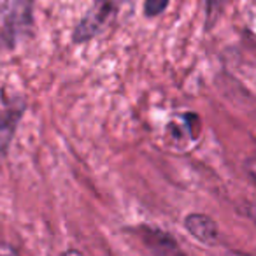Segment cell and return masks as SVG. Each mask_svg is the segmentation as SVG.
<instances>
[{
	"mask_svg": "<svg viewBox=\"0 0 256 256\" xmlns=\"http://www.w3.org/2000/svg\"><path fill=\"white\" fill-rule=\"evenodd\" d=\"M32 25V0H4L0 8V42L8 46Z\"/></svg>",
	"mask_w": 256,
	"mask_h": 256,
	"instance_id": "6da1fadb",
	"label": "cell"
},
{
	"mask_svg": "<svg viewBox=\"0 0 256 256\" xmlns=\"http://www.w3.org/2000/svg\"><path fill=\"white\" fill-rule=\"evenodd\" d=\"M0 256H18L9 244H0Z\"/></svg>",
	"mask_w": 256,
	"mask_h": 256,
	"instance_id": "52a82bcc",
	"label": "cell"
},
{
	"mask_svg": "<svg viewBox=\"0 0 256 256\" xmlns=\"http://www.w3.org/2000/svg\"><path fill=\"white\" fill-rule=\"evenodd\" d=\"M18 120V114L14 112H0V153H4L8 150L9 142L14 134V124Z\"/></svg>",
	"mask_w": 256,
	"mask_h": 256,
	"instance_id": "277c9868",
	"label": "cell"
},
{
	"mask_svg": "<svg viewBox=\"0 0 256 256\" xmlns=\"http://www.w3.org/2000/svg\"><path fill=\"white\" fill-rule=\"evenodd\" d=\"M252 218H254V221H256V207L252 209Z\"/></svg>",
	"mask_w": 256,
	"mask_h": 256,
	"instance_id": "9c48e42d",
	"label": "cell"
},
{
	"mask_svg": "<svg viewBox=\"0 0 256 256\" xmlns=\"http://www.w3.org/2000/svg\"><path fill=\"white\" fill-rule=\"evenodd\" d=\"M184 228L195 240H198L204 246H214L220 238L218 223L207 214H188L184 218Z\"/></svg>",
	"mask_w": 256,
	"mask_h": 256,
	"instance_id": "3957f363",
	"label": "cell"
},
{
	"mask_svg": "<svg viewBox=\"0 0 256 256\" xmlns=\"http://www.w3.org/2000/svg\"><path fill=\"white\" fill-rule=\"evenodd\" d=\"M224 2H226V0H207L206 6H207V18H209V23L216 18V14L221 11Z\"/></svg>",
	"mask_w": 256,
	"mask_h": 256,
	"instance_id": "8992f818",
	"label": "cell"
},
{
	"mask_svg": "<svg viewBox=\"0 0 256 256\" xmlns=\"http://www.w3.org/2000/svg\"><path fill=\"white\" fill-rule=\"evenodd\" d=\"M62 256H84L82 252H79V251H76V249H68V251H65Z\"/></svg>",
	"mask_w": 256,
	"mask_h": 256,
	"instance_id": "ba28073f",
	"label": "cell"
},
{
	"mask_svg": "<svg viewBox=\"0 0 256 256\" xmlns=\"http://www.w3.org/2000/svg\"><path fill=\"white\" fill-rule=\"evenodd\" d=\"M110 12V0H96L92 11L82 18V22L78 25L74 32L76 42H84V40L92 39L93 36L98 34L102 25L106 23L107 16Z\"/></svg>",
	"mask_w": 256,
	"mask_h": 256,
	"instance_id": "7a4b0ae2",
	"label": "cell"
},
{
	"mask_svg": "<svg viewBox=\"0 0 256 256\" xmlns=\"http://www.w3.org/2000/svg\"><path fill=\"white\" fill-rule=\"evenodd\" d=\"M168 2L170 0H144V14L153 18V16H158L167 9Z\"/></svg>",
	"mask_w": 256,
	"mask_h": 256,
	"instance_id": "5b68a950",
	"label": "cell"
},
{
	"mask_svg": "<svg viewBox=\"0 0 256 256\" xmlns=\"http://www.w3.org/2000/svg\"><path fill=\"white\" fill-rule=\"evenodd\" d=\"M254 174H256V167H254Z\"/></svg>",
	"mask_w": 256,
	"mask_h": 256,
	"instance_id": "30bf717a",
	"label": "cell"
}]
</instances>
